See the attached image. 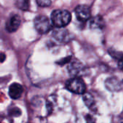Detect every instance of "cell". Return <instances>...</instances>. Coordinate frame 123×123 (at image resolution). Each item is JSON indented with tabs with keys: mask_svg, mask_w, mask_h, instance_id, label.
Masks as SVG:
<instances>
[{
	"mask_svg": "<svg viewBox=\"0 0 123 123\" xmlns=\"http://www.w3.org/2000/svg\"><path fill=\"white\" fill-rule=\"evenodd\" d=\"M51 22L55 27H64L71 20V13L66 9H55L51 14Z\"/></svg>",
	"mask_w": 123,
	"mask_h": 123,
	"instance_id": "6da1fadb",
	"label": "cell"
},
{
	"mask_svg": "<svg viewBox=\"0 0 123 123\" xmlns=\"http://www.w3.org/2000/svg\"><path fill=\"white\" fill-rule=\"evenodd\" d=\"M66 89L72 93L83 94L86 92V86L81 77H72L66 82Z\"/></svg>",
	"mask_w": 123,
	"mask_h": 123,
	"instance_id": "7a4b0ae2",
	"label": "cell"
},
{
	"mask_svg": "<svg viewBox=\"0 0 123 123\" xmlns=\"http://www.w3.org/2000/svg\"><path fill=\"white\" fill-rule=\"evenodd\" d=\"M34 26L38 33L45 34L52 30L53 24L46 16L39 15L34 19Z\"/></svg>",
	"mask_w": 123,
	"mask_h": 123,
	"instance_id": "3957f363",
	"label": "cell"
},
{
	"mask_svg": "<svg viewBox=\"0 0 123 123\" xmlns=\"http://www.w3.org/2000/svg\"><path fill=\"white\" fill-rule=\"evenodd\" d=\"M69 74L72 77H81L88 72L86 66L78 59L71 60L67 67Z\"/></svg>",
	"mask_w": 123,
	"mask_h": 123,
	"instance_id": "277c9868",
	"label": "cell"
},
{
	"mask_svg": "<svg viewBox=\"0 0 123 123\" xmlns=\"http://www.w3.org/2000/svg\"><path fill=\"white\" fill-rule=\"evenodd\" d=\"M53 37L59 43H66L72 40L74 35L64 27H57L53 32Z\"/></svg>",
	"mask_w": 123,
	"mask_h": 123,
	"instance_id": "5b68a950",
	"label": "cell"
},
{
	"mask_svg": "<svg viewBox=\"0 0 123 123\" xmlns=\"http://www.w3.org/2000/svg\"><path fill=\"white\" fill-rule=\"evenodd\" d=\"M75 14L77 19L80 22H86L91 18V9L86 4H80L75 9Z\"/></svg>",
	"mask_w": 123,
	"mask_h": 123,
	"instance_id": "8992f818",
	"label": "cell"
},
{
	"mask_svg": "<svg viewBox=\"0 0 123 123\" xmlns=\"http://www.w3.org/2000/svg\"><path fill=\"white\" fill-rule=\"evenodd\" d=\"M21 24V17L18 14H12L6 22V30L8 32H16Z\"/></svg>",
	"mask_w": 123,
	"mask_h": 123,
	"instance_id": "52a82bcc",
	"label": "cell"
},
{
	"mask_svg": "<svg viewBox=\"0 0 123 123\" xmlns=\"http://www.w3.org/2000/svg\"><path fill=\"white\" fill-rule=\"evenodd\" d=\"M105 86L110 92H119L123 89V84L117 77H110L105 81Z\"/></svg>",
	"mask_w": 123,
	"mask_h": 123,
	"instance_id": "ba28073f",
	"label": "cell"
},
{
	"mask_svg": "<svg viewBox=\"0 0 123 123\" xmlns=\"http://www.w3.org/2000/svg\"><path fill=\"white\" fill-rule=\"evenodd\" d=\"M105 22L104 18L101 15H97L90 19L89 27L93 30H103L105 27Z\"/></svg>",
	"mask_w": 123,
	"mask_h": 123,
	"instance_id": "9c48e42d",
	"label": "cell"
},
{
	"mask_svg": "<svg viewBox=\"0 0 123 123\" xmlns=\"http://www.w3.org/2000/svg\"><path fill=\"white\" fill-rule=\"evenodd\" d=\"M23 92V87L18 83H13L9 86V95L12 99H18L21 97Z\"/></svg>",
	"mask_w": 123,
	"mask_h": 123,
	"instance_id": "30bf717a",
	"label": "cell"
},
{
	"mask_svg": "<svg viewBox=\"0 0 123 123\" xmlns=\"http://www.w3.org/2000/svg\"><path fill=\"white\" fill-rule=\"evenodd\" d=\"M83 101L86 106L93 112L97 111V106H96V102L95 100L93 97V96L89 94V93H84L83 94Z\"/></svg>",
	"mask_w": 123,
	"mask_h": 123,
	"instance_id": "8fae6325",
	"label": "cell"
},
{
	"mask_svg": "<svg viewBox=\"0 0 123 123\" xmlns=\"http://www.w3.org/2000/svg\"><path fill=\"white\" fill-rule=\"evenodd\" d=\"M17 6L22 10H28L30 8V0H17Z\"/></svg>",
	"mask_w": 123,
	"mask_h": 123,
	"instance_id": "7c38bea8",
	"label": "cell"
},
{
	"mask_svg": "<svg viewBox=\"0 0 123 123\" xmlns=\"http://www.w3.org/2000/svg\"><path fill=\"white\" fill-rule=\"evenodd\" d=\"M108 52H109V54H110L113 58H115V59H116V60H118V61H119L120 59H121L123 57V53L119 52V51H117V50H114V49H112V48L109 49Z\"/></svg>",
	"mask_w": 123,
	"mask_h": 123,
	"instance_id": "4fadbf2b",
	"label": "cell"
},
{
	"mask_svg": "<svg viewBox=\"0 0 123 123\" xmlns=\"http://www.w3.org/2000/svg\"><path fill=\"white\" fill-rule=\"evenodd\" d=\"M36 2L38 6H42V7L49 6L52 3L51 0H36Z\"/></svg>",
	"mask_w": 123,
	"mask_h": 123,
	"instance_id": "5bb4252c",
	"label": "cell"
},
{
	"mask_svg": "<svg viewBox=\"0 0 123 123\" xmlns=\"http://www.w3.org/2000/svg\"><path fill=\"white\" fill-rule=\"evenodd\" d=\"M71 58H72L71 56H68V57H66V58H64L61 59L57 63L59 64V65H61V66H63V65H65L66 63H68L71 61Z\"/></svg>",
	"mask_w": 123,
	"mask_h": 123,
	"instance_id": "9a60e30c",
	"label": "cell"
},
{
	"mask_svg": "<svg viewBox=\"0 0 123 123\" xmlns=\"http://www.w3.org/2000/svg\"><path fill=\"white\" fill-rule=\"evenodd\" d=\"M17 110H19V109H18V108H14V109H12V110H11V111H10V112H9V115H12L14 113V116H18V115H19V114H17V112H16Z\"/></svg>",
	"mask_w": 123,
	"mask_h": 123,
	"instance_id": "2e32d148",
	"label": "cell"
},
{
	"mask_svg": "<svg viewBox=\"0 0 123 123\" xmlns=\"http://www.w3.org/2000/svg\"><path fill=\"white\" fill-rule=\"evenodd\" d=\"M118 66L122 71H123V57L118 61Z\"/></svg>",
	"mask_w": 123,
	"mask_h": 123,
	"instance_id": "e0dca14e",
	"label": "cell"
},
{
	"mask_svg": "<svg viewBox=\"0 0 123 123\" xmlns=\"http://www.w3.org/2000/svg\"><path fill=\"white\" fill-rule=\"evenodd\" d=\"M5 58H6V55L4 53H1L0 54V62L1 63L4 62V61L5 60Z\"/></svg>",
	"mask_w": 123,
	"mask_h": 123,
	"instance_id": "ac0fdd59",
	"label": "cell"
}]
</instances>
